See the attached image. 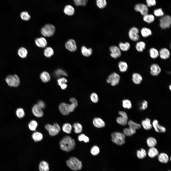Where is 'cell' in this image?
<instances>
[{
	"label": "cell",
	"instance_id": "cell-1",
	"mask_svg": "<svg viewBox=\"0 0 171 171\" xmlns=\"http://www.w3.org/2000/svg\"><path fill=\"white\" fill-rule=\"evenodd\" d=\"M70 101L71 104H68L64 103H61L59 108L61 113L64 115H67L73 112L78 105V103L76 99L73 97L70 98Z\"/></svg>",
	"mask_w": 171,
	"mask_h": 171
},
{
	"label": "cell",
	"instance_id": "cell-2",
	"mask_svg": "<svg viewBox=\"0 0 171 171\" xmlns=\"http://www.w3.org/2000/svg\"><path fill=\"white\" fill-rule=\"evenodd\" d=\"M59 145L62 150L69 152L74 148L75 142L74 140L71 137L66 136L61 140L59 142Z\"/></svg>",
	"mask_w": 171,
	"mask_h": 171
},
{
	"label": "cell",
	"instance_id": "cell-3",
	"mask_svg": "<svg viewBox=\"0 0 171 171\" xmlns=\"http://www.w3.org/2000/svg\"><path fill=\"white\" fill-rule=\"evenodd\" d=\"M66 162L67 166L73 171L79 170L82 168V165L81 162L75 157H70L69 160L66 161Z\"/></svg>",
	"mask_w": 171,
	"mask_h": 171
},
{
	"label": "cell",
	"instance_id": "cell-4",
	"mask_svg": "<svg viewBox=\"0 0 171 171\" xmlns=\"http://www.w3.org/2000/svg\"><path fill=\"white\" fill-rule=\"evenodd\" d=\"M111 137L112 142L118 145H122L125 143V136L121 133L114 132L112 133Z\"/></svg>",
	"mask_w": 171,
	"mask_h": 171
},
{
	"label": "cell",
	"instance_id": "cell-5",
	"mask_svg": "<svg viewBox=\"0 0 171 171\" xmlns=\"http://www.w3.org/2000/svg\"><path fill=\"white\" fill-rule=\"evenodd\" d=\"M55 31V26L50 24H45L41 29V32L44 36L46 37L52 36Z\"/></svg>",
	"mask_w": 171,
	"mask_h": 171
},
{
	"label": "cell",
	"instance_id": "cell-6",
	"mask_svg": "<svg viewBox=\"0 0 171 171\" xmlns=\"http://www.w3.org/2000/svg\"><path fill=\"white\" fill-rule=\"evenodd\" d=\"M5 81L8 85L11 87H17L20 83L19 78L16 74L8 76L6 78Z\"/></svg>",
	"mask_w": 171,
	"mask_h": 171
},
{
	"label": "cell",
	"instance_id": "cell-7",
	"mask_svg": "<svg viewBox=\"0 0 171 171\" xmlns=\"http://www.w3.org/2000/svg\"><path fill=\"white\" fill-rule=\"evenodd\" d=\"M45 128L48 131L49 135L51 136L57 135L61 130L59 125L57 123H55L52 125L47 124L45 125Z\"/></svg>",
	"mask_w": 171,
	"mask_h": 171
},
{
	"label": "cell",
	"instance_id": "cell-8",
	"mask_svg": "<svg viewBox=\"0 0 171 171\" xmlns=\"http://www.w3.org/2000/svg\"><path fill=\"white\" fill-rule=\"evenodd\" d=\"M120 78L119 75L116 73L114 72L109 76L106 81L108 83L110 84L112 86H114L118 84Z\"/></svg>",
	"mask_w": 171,
	"mask_h": 171
},
{
	"label": "cell",
	"instance_id": "cell-9",
	"mask_svg": "<svg viewBox=\"0 0 171 171\" xmlns=\"http://www.w3.org/2000/svg\"><path fill=\"white\" fill-rule=\"evenodd\" d=\"M160 25L162 29H165L169 28L171 24V18L168 15H165L160 19Z\"/></svg>",
	"mask_w": 171,
	"mask_h": 171
},
{
	"label": "cell",
	"instance_id": "cell-10",
	"mask_svg": "<svg viewBox=\"0 0 171 171\" xmlns=\"http://www.w3.org/2000/svg\"><path fill=\"white\" fill-rule=\"evenodd\" d=\"M139 30L135 27L131 28L129 30L128 35L130 39L133 41H138L140 38L138 35Z\"/></svg>",
	"mask_w": 171,
	"mask_h": 171
},
{
	"label": "cell",
	"instance_id": "cell-11",
	"mask_svg": "<svg viewBox=\"0 0 171 171\" xmlns=\"http://www.w3.org/2000/svg\"><path fill=\"white\" fill-rule=\"evenodd\" d=\"M119 113L120 116L117 118V122L122 125H126L128 124V117L127 114L125 112L122 111H119Z\"/></svg>",
	"mask_w": 171,
	"mask_h": 171
},
{
	"label": "cell",
	"instance_id": "cell-12",
	"mask_svg": "<svg viewBox=\"0 0 171 171\" xmlns=\"http://www.w3.org/2000/svg\"><path fill=\"white\" fill-rule=\"evenodd\" d=\"M109 49L111 53V57L114 58H117L120 57L121 55V52L119 47L115 46H110Z\"/></svg>",
	"mask_w": 171,
	"mask_h": 171
},
{
	"label": "cell",
	"instance_id": "cell-13",
	"mask_svg": "<svg viewBox=\"0 0 171 171\" xmlns=\"http://www.w3.org/2000/svg\"><path fill=\"white\" fill-rule=\"evenodd\" d=\"M65 46L66 49L71 52L75 51L77 49L76 42L72 39L68 40L65 43Z\"/></svg>",
	"mask_w": 171,
	"mask_h": 171
},
{
	"label": "cell",
	"instance_id": "cell-14",
	"mask_svg": "<svg viewBox=\"0 0 171 171\" xmlns=\"http://www.w3.org/2000/svg\"><path fill=\"white\" fill-rule=\"evenodd\" d=\"M134 9L136 11L140 12L141 14L143 16L147 14L148 13L147 7L143 4H136L135 6Z\"/></svg>",
	"mask_w": 171,
	"mask_h": 171
},
{
	"label": "cell",
	"instance_id": "cell-15",
	"mask_svg": "<svg viewBox=\"0 0 171 171\" xmlns=\"http://www.w3.org/2000/svg\"><path fill=\"white\" fill-rule=\"evenodd\" d=\"M32 111L33 115L37 117H41L43 115L42 109L37 104H35L33 106Z\"/></svg>",
	"mask_w": 171,
	"mask_h": 171
},
{
	"label": "cell",
	"instance_id": "cell-16",
	"mask_svg": "<svg viewBox=\"0 0 171 171\" xmlns=\"http://www.w3.org/2000/svg\"><path fill=\"white\" fill-rule=\"evenodd\" d=\"M152 124L155 131L157 132L164 133L166 132V129L165 128L159 124L158 121L157 120H154Z\"/></svg>",
	"mask_w": 171,
	"mask_h": 171
},
{
	"label": "cell",
	"instance_id": "cell-17",
	"mask_svg": "<svg viewBox=\"0 0 171 171\" xmlns=\"http://www.w3.org/2000/svg\"><path fill=\"white\" fill-rule=\"evenodd\" d=\"M35 42L36 45L40 48H45L47 44L46 39L43 37H41L36 38Z\"/></svg>",
	"mask_w": 171,
	"mask_h": 171
},
{
	"label": "cell",
	"instance_id": "cell-18",
	"mask_svg": "<svg viewBox=\"0 0 171 171\" xmlns=\"http://www.w3.org/2000/svg\"><path fill=\"white\" fill-rule=\"evenodd\" d=\"M150 73L154 76L158 75L160 72L161 69L160 66L157 64H154L151 66Z\"/></svg>",
	"mask_w": 171,
	"mask_h": 171
},
{
	"label": "cell",
	"instance_id": "cell-19",
	"mask_svg": "<svg viewBox=\"0 0 171 171\" xmlns=\"http://www.w3.org/2000/svg\"><path fill=\"white\" fill-rule=\"evenodd\" d=\"M93 123L95 126L98 128H103L105 125L104 121L101 118L99 117L94 118L93 121Z\"/></svg>",
	"mask_w": 171,
	"mask_h": 171
},
{
	"label": "cell",
	"instance_id": "cell-20",
	"mask_svg": "<svg viewBox=\"0 0 171 171\" xmlns=\"http://www.w3.org/2000/svg\"><path fill=\"white\" fill-rule=\"evenodd\" d=\"M159 55L161 58L163 59H166L170 57V53L169 51L166 48L161 49L159 52Z\"/></svg>",
	"mask_w": 171,
	"mask_h": 171
},
{
	"label": "cell",
	"instance_id": "cell-21",
	"mask_svg": "<svg viewBox=\"0 0 171 171\" xmlns=\"http://www.w3.org/2000/svg\"><path fill=\"white\" fill-rule=\"evenodd\" d=\"M129 128L132 131L134 134L136 133V129H139L141 128V126L140 124L135 123L134 121L130 120L128 121Z\"/></svg>",
	"mask_w": 171,
	"mask_h": 171
},
{
	"label": "cell",
	"instance_id": "cell-22",
	"mask_svg": "<svg viewBox=\"0 0 171 171\" xmlns=\"http://www.w3.org/2000/svg\"><path fill=\"white\" fill-rule=\"evenodd\" d=\"M158 159L159 162L164 163H167L169 160L168 156L163 152L161 153L158 155Z\"/></svg>",
	"mask_w": 171,
	"mask_h": 171
},
{
	"label": "cell",
	"instance_id": "cell-23",
	"mask_svg": "<svg viewBox=\"0 0 171 171\" xmlns=\"http://www.w3.org/2000/svg\"><path fill=\"white\" fill-rule=\"evenodd\" d=\"M132 78L133 82L136 84H140L142 80V76L137 73H134L133 74Z\"/></svg>",
	"mask_w": 171,
	"mask_h": 171
},
{
	"label": "cell",
	"instance_id": "cell-24",
	"mask_svg": "<svg viewBox=\"0 0 171 171\" xmlns=\"http://www.w3.org/2000/svg\"><path fill=\"white\" fill-rule=\"evenodd\" d=\"M38 168L40 171H49V170L48 163L44 161L40 162Z\"/></svg>",
	"mask_w": 171,
	"mask_h": 171
},
{
	"label": "cell",
	"instance_id": "cell-25",
	"mask_svg": "<svg viewBox=\"0 0 171 171\" xmlns=\"http://www.w3.org/2000/svg\"><path fill=\"white\" fill-rule=\"evenodd\" d=\"M151 122V120L149 119L146 118L145 120L142 121L141 124L145 129L148 130L151 129L152 128Z\"/></svg>",
	"mask_w": 171,
	"mask_h": 171
},
{
	"label": "cell",
	"instance_id": "cell-26",
	"mask_svg": "<svg viewBox=\"0 0 171 171\" xmlns=\"http://www.w3.org/2000/svg\"><path fill=\"white\" fill-rule=\"evenodd\" d=\"M64 12L66 14L69 16H72L74 14L75 10L71 5H67L65 6Z\"/></svg>",
	"mask_w": 171,
	"mask_h": 171
},
{
	"label": "cell",
	"instance_id": "cell-27",
	"mask_svg": "<svg viewBox=\"0 0 171 171\" xmlns=\"http://www.w3.org/2000/svg\"><path fill=\"white\" fill-rule=\"evenodd\" d=\"M147 154L150 157L153 158L157 156L159 152L156 148L154 147H151L148 151Z\"/></svg>",
	"mask_w": 171,
	"mask_h": 171
},
{
	"label": "cell",
	"instance_id": "cell-28",
	"mask_svg": "<svg viewBox=\"0 0 171 171\" xmlns=\"http://www.w3.org/2000/svg\"><path fill=\"white\" fill-rule=\"evenodd\" d=\"M28 52L27 49L25 48L21 47L19 48L18 50V54L21 58H26Z\"/></svg>",
	"mask_w": 171,
	"mask_h": 171
},
{
	"label": "cell",
	"instance_id": "cell-29",
	"mask_svg": "<svg viewBox=\"0 0 171 171\" xmlns=\"http://www.w3.org/2000/svg\"><path fill=\"white\" fill-rule=\"evenodd\" d=\"M81 52L83 55L85 57H89L92 54V50L91 48H87L83 46L81 48Z\"/></svg>",
	"mask_w": 171,
	"mask_h": 171
},
{
	"label": "cell",
	"instance_id": "cell-30",
	"mask_svg": "<svg viewBox=\"0 0 171 171\" xmlns=\"http://www.w3.org/2000/svg\"><path fill=\"white\" fill-rule=\"evenodd\" d=\"M146 44L144 42L140 41L138 42L136 44L135 48L138 52H142L146 48Z\"/></svg>",
	"mask_w": 171,
	"mask_h": 171
},
{
	"label": "cell",
	"instance_id": "cell-31",
	"mask_svg": "<svg viewBox=\"0 0 171 171\" xmlns=\"http://www.w3.org/2000/svg\"><path fill=\"white\" fill-rule=\"evenodd\" d=\"M40 78L44 82L49 81L50 80V77L49 74L46 71H44L41 73L40 76Z\"/></svg>",
	"mask_w": 171,
	"mask_h": 171
},
{
	"label": "cell",
	"instance_id": "cell-32",
	"mask_svg": "<svg viewBox=\"0 0 171 171\" xmlns=\"http://www.w3.org/2000/svg\"><path fill=\"white\" fill-rule=\"evenodd\" d=\"M32 138L35 142L41 141L43 138L42 134L38 132H35L33 133L32 134Z\"/></svg>",
	"mask_w": 171,
	"mask_h": 171
},
{
	"label": "cell",
	"instance_id": "cell-33",
	"mask_svg": "<svg viewBox=\"0 0 171 171\" xmlns=\"http://www.w3.org/2000/svg\"><path fill=\"white\" fill-rule=\"evenodd\" d=\"M141 33L142 36L144 37H147L152 34L151 30L147 27H143L141 30Z\"/></svg>",
	"mask_w": 171,
	"mask_h": 171
},
{
	"label": "cell",
	"instance_id": "cell-34",
	"mask_svg": "<svg viewBox=\"0 0 171 171\" xmlns=\"http://www.w3.org/2000/svg\"><path fill=\"white\" fill-rule=\"evenodd\" d=\"M130 46V43L128 42L125 43H120L119 44V47L120 49L124 51H128Z\"/></svg>",
	"mask_w": 171,
	"mask_h": 171
},
{
	"label": "cell",
	"instance_id": "cell-35",
	"mask_svg": "<svg viewBox=\"0 0 171 171\" xmlns=\"http://www.w3.org/2000/svg\"><path fill=\"white\" fill-rule=\"evenodd\" d=\"M150 56L153 59H156L159 55V52L156 48H151L149 50Z\"/></svg>",
	"mask_w": 171,
	"mask_h": 171
},
{
	"label": "cell",
	"instance_id": "cell-36",
	"mask_svg": "<svg viewBox=\"0 0 171 171\" xmlns=\"http://www.w3.org/2000/svg\"><path fill=\"white\" fill-rule=\"evenodd\" d=\"M73 127L74 128V131L76 133H79L82 132L83 128L80 124L78 123H75L73 125Z\"/></svg>",
	"mask_w": 171,
	"mask_h": 171
},
{
	"label": "cell",
	"instance_id": "cell-37",
	"mask_svg": "<svg viewBox=\"0 0 171 171\" xmlns=\"http://www.w3.org/2000/svg\"><path fill=\"white\" fill-rule=\"evenodd\" d=\"M118 67L120 72H124L127 70L128 66V64L126 62L121 61L119 63Z\"/></svg>",
	"mask_w": 171,
	"mask_h": 171
},
{
	"label": "cell",
	"instance_id": "cell-38",
	"mask_svg": "<svg viewBox=\"0 0 171 171\" xmlns=\"http://www.w3.org/2000/svg\"><path fill=\"white\" fill-rule=\"evenodd\" d=\"M54 53L53 50L51 47H47L45 48L44 50V54L47 57H50L53 55Z\"/></svg>",
	"mask_w": 171,
	"mask_h": 171
},
{
	"label": "cell",
	"instance_id": "cell-39",
	"mask_svg": "<svg viewBox=\"0 0 171 171\" xmlns=\"http://www.w3.org/2000/svg\"><path fill=\"white\" fill-rule=\"evenodd\" d=\"M148 146L150 147H154L157 144V142L156 139L152 137H150L147 140Z\"/></svg>",
	"mask_w": 171,
	"mask_h": 171
},
{
	"label": "cell",
	"instance_id": "cell-40",
	"mask_svg": "<svg viewBox=\"0 0 171 171\" xmlns=\"http://www.w3.org/2000/svg\"><path fill=\"white\" fill-rule=\"evenodd\" d=\"M137 157L140 159L144 158L146 156L147 153L145 150L143 148H141L140 150H138L136 152Z\"/></svg>",
	"mask_w": 171,
	"mask_h": 171
},
{
	"label": "cell",
	"instance_id": "cell-41",
	"mask_svg": "<svg viewBox=\"0 0 171 171\" xmlns=\"http://www.w3.org/2000/svg\"><path fill=\"white\" fill-rule=\"evenodd\" d=\"M143 19L145 22L148 23H151L154 21L155 18L152 15L147 14L144 16Z\"/></svg>",
	"mask_w": 171,
	"mask_h": 171
},
{
	"label": "cell",
	"instance_id": "cell-42",
	"mask_svg": "<svg viewBox=\"0 0 171 171\" xmlns=\"http://www.w3.org/2000/svg\"><path fill=\"white\" fill-rule=\"evenodd\" d=\"M72 127L71 125L69 124L66 123L64 124L62 127V129L64 132L70 134L71 132Z\"/></svg>",
	"mask_w": 171,
	"mask_h": 171
},
{
	"label": "cell",
	"instance_id": "cell-43",
	"mask_svg": "<svg viewBox=\"0 0 171 171\" xmlns=\"http://www.w3.org/2000/svg\"><path fill=\"white\" fill-rule=\"evenodd\" d=\"M122 104L123 106L125 108L130 109L132 107L131 102L128 99L123 100L122 101Z\"/></svg>",
	"mask_w": 171,
	"mask_h": 171
},
{
	"label": "cell",
	"instance_id": "cell-44",
	"mask_svg": "<svg viewBox=\"0 0 171 171\" xmlns=\"http://www.w3.org/2000/svg\"><path fill=\"white\" fill-rule=\"evenodd\" d=\"M38 123L35 120L31 121L28 124V127L32 131H35L38 126Z\"/></svg>",
	"mask_w": 171,
	"mask_h": 171
},
{
	"label": "cell",
	"instance_id": "cell-45",
	"mask_svg": "<svg viewBox=\"0 0 171 171\" xmlns=\"http://www.w3.org/2000/svg\"><path fill=\"white\" fill-rule=\"evenodd\" d=\"M96 3L97 6L101 9L105 8L107 4L106 0H96Z\"/></svg>",
	"mask_w": 171,
	"mask_h": 171
},
{
	"label": "cell",
	"instance_id": "cell-46",
	"mask_svg": "<svg viewBox=\"0 0 171 171\" xmlns=\"http://www.w3.org/2000/svg\"><path fill=\"white\" fill-rule=\"evenodd\" d=\"M20 16L21 19L24 21H28L31 18L30 15L26 11L22 12L20 14Z\"/></svg>",
	"mask_w": 171,
	"mask_h": 171
},
{
	"label": "cell",
	"instance_id": "cell-47",
	"mask_svg": "<svg viewBox=\"0 0 171 171\" xmlns=\"http://www.w3.org/2000/svg\"><path fill=\"white\" fill-rule=\"evenodd\" d=\"M78 139L80 141H83L86 143L88 142L89 141L88 137L84 134L80 135L78 137Z\"/></svg>",
	"mask_w": 171,
	"mask_h": 171
},
{
	"label": "cell",
	"instance_id": "cell-48",
	"mask_svg": "<svg viewBox=\"0 0 171 171\" xmlns=\"http://www.w3.org/2000/svg\"><path fill=\"white\" fill-rule=\"evenodd\" d=\"M90 152L92 155L95 156L98 155L99 154L100 152V150L98 147L95 145L91 148Z\"/></svg>",
	"mask_w": 171,
	"mask_h": 171
},
{
	"label": "cell",
	"instance_id": "cell-49",
	"mask_svg": "<svg viewBox=\"0 0 171 171\" xmlns=\"http://www.w3.org/2000/svg\"><path fill=\"white\" fill-rule=\"evenodd\" d=\"M17 116L19 118H23L25 115V113L23 109L22 108H18L16 111Z\"/></svg>",
	"mask_w": 171,
	"mask_h": 171
},
{
	"label": "cell",
	"instance_id": "cell-50",
	"mask_svg": "<svg viewBox=\"0 0 171 171\" xmlns=\"http://www.w3.org/2000/svg\"><path fill=\"white\" fill-rule=\"evenodd\" d=\"M90 98L91 101L94 103H97L99 101L98 96L95 93H92L91 94Z\"/></svg>",
	"mask_w": 171,
	"mask_h": 171
},
{
	"label": "cell",
	"instance_id": "cell-51",
	"mask_svg": "<svg viewBox=\"0 0 171 171\" xmlns=\"http://www.w3.org/2000/svg\"><path fill=\"white\" fill-rule=\"evenodd\" d=\"M123 132L125 135L128 136H132L134 134L129 128H124L123 130Z\"/></svg>",
	"mask_w": 171,
	"mask_h": 171
},
{
	"label": "cell",
	"instance_id": "cell-52",
	"mask_svg": "<svg viewBox=\"0 0 171 171\" xmlns=\"http://www.w3.org/2000/svg\"><path fill=\"white\" fill-rule=\"evenodd\" d=\"M55 74L57 76H67L66 73L61 69H58L55 71Z\"/></svg>",
	"mask_w": 171,
	"mask_h": 171
},
{
	"label": "cell",
	"instance_id": "cell-53",
	"mask_svg": "<svg viewBox=\"0 0 171 171\" xmlns=\"http://www.w3.org/2000/svg\"><path fill=\"white\" fill-rule=\"evenodd\" d=\"M155 15L157 16H161L164 14V13L161 9H159L155 10L154 12Z\"/></svg>",
	"mask_w": 171,
	"mask_h": 171
},
{
	"label": "cell",
	"instance_id": "cell-54",
	"mask_svg": "<svg viewBox=\"0 0 171 171\" xmlns=\"http://www.w3.org/2000/svg\"><path fill=\"white\" fill-rule=\"evenodd\" d=\"M57 84L61 86L62 85L66 83L67 82V80L64 78H59L57 80Z\"/></svg>",
	"mask_w": 171,
	"mask_h": 171
},
{
	"label": "cell",
	"instance_id": "cell-55",
	"mask_svg": "<svg viewBox=\"0 0 171 171\" xmlns=\"http://www.w3.org/2000/svg\"><path fill=\"white\" fill-rule=\"evenodd\" d=\"M148 106V103L146 100H144L142 103L140 109L141 110H144L146 109Z\"/></svg>",
	"mask_w": 171,
	"mask_h": 171
},
{
	"label": "cell",
	"instance_id": "cell-56",
	"mask_svg": "<svg viewBox=\"0 0 171 171\" xmlns=\"http://www.w3.org/2000/svg\"><path fill=\"white\" fill-rule=\"evenodd\" d=\"M146 1L147 5L149 7L154 6L156 4L155 0H146Z\"/></svg>",
	"mask_w": 171,
	"mask_h": 171
},
{
	"label": "cell",
	"instance_id": "cell-57",
	"mask_svg": "<svg viewBox=\"0 0 171 171\" xmlns=\"http://www.w3.org/2000/svg\"><path fill=\"white\" fill-rule=\"evenodd\" d=\"M37 104L42 109L44 108L45 106L44 103L42 101H39Z\"/></svg>",
	"mask_w": 171,
	"mask_h": 171
},
{
	"label": "cell",
	"instance_id": "cell-58",
	"mask_svg": "<svg viewBox=\"0 0 171 171\" xmlns=\"http://www.w3.org/2000/svg\"><path fill=\"white\" fill-rule=\"evenodd\" d=\"M81 5L83 6H86L88 2V0H80Z\"/></svg>",
	"mask_w": 171,
	"mask_h": 171
},
{
	"label": "cell",
	"instance_id": "cell-59",
	"mask_svg": "<svg viewBox=\"0 0 171 171\" xmlns=\"http://www.w3.org/2000/svg\"><path fill=\"white\" fill-rule=\"evenodd\" d=\"M75 5L77 6H81V4L80 0H73Z\"/></svg>",
	"mask_w": 171,
	"mask_h": 171
},
{
	"label": "cell",
	"instance_id": "cell-60",
	"mask_svg": "<svg viewBox=\"0 0 171 171\" xmlns=\"http://www.w3.org/2000/svg\"><path fill=\"white\" fill-rule=\"evenodd\" d=\"M67 85L66 83L62 85L61 86V89L63 90H65L66 89L67 87Z\"/></svg>",
	"mask_w": 171,
	"mask_h": 171
},
{
	"label": "cell",
	"instance_id": "cell-61",
	"mask_svg": "<svg viewBox=\"0 0 171 171\" xmlns=\"http://www.w3.org/2000/svg\"><path fill=\"white\" fill-rule=\"evenodd\" d=\"M169 89L170 90H171V85H170L169 86Z\"/></svg>",
	"mask_w": 171,
	"mask_h": 171
},
{
	"label": "cell",
	"instance_id": "cell-62",
	"mask_svg": "<svg viewBox=\"0 0 171 171\" xmlns=\"http://www.w3.org/2000/svg\"><path fill=\"white\" fill-rule=\"evenodd\" d=\"M170 171V170H169V171Z\"/></svg>",
	"mask_w": 171,
	"mask_h": 171
}]
</instances>
